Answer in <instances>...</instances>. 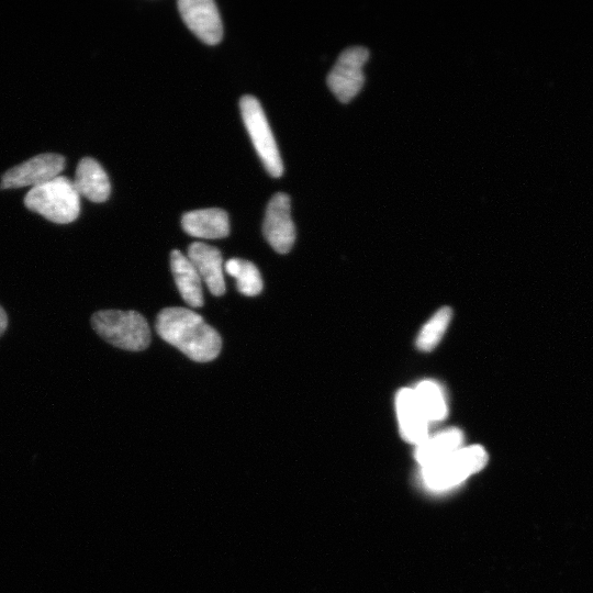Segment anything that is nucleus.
<instances>
[{"mask_svg":"<svg viewBox=\"0 0 593 593\" xmlns=\"http://www.w3.org/2000/svg\"><path fill=\"white\" fill-rule=\"evenodd\" d=\"M160 337L190 360L208 363L216 360L222 349L220 334L193 310L166 308L156 319Z\"/></svg>","mask_w":593,"mask_h":593,"instance_id":"nucleus-1","label":"nucleus"},{"mask_svg":"<svg viewBox=\"0 0 593 593\" xmlns=\"http://www.w3.org/2000/svg\"><path fill=\"white\" fill-rule=\"evenodd\" d=\"M226 272L237 279L239 292L248 297L260 295L263 290V279L259 268L253 263L241 259H231L225 265Z\"/></svg>","mask_w":593,"mask_h":593,"instance_id":"nucleus-17","label":"nucleus"},{"mask_svg":"<svg viewBox=\"0 0 593 593\" xmlns=\"http://www.w3.org/2000/svg\"><path fill=\"white\" fill-rule=\"evenodd\" d=\"M187 257L195 266L203 282L207 285L210 293L217 297L225 295L226 282L223 276V260L221 252L201 242L190 244Z\"/></svg>","mask_w":593,"mask_h":593,"instance_id":"nucleus-11","label":"nucleus"},{"mask_svg":"<svg viewBox=\"0 0 593 593\" xmlns=\"http://www.w3.org/2000/svg\"><path fill=\"white\" fill-rule=\"evenodd\" d=\"M464 434L456 428L446 429L417 446L416 460L422 467L439 463L463 447Z\"/></svg>","mask_w":593,"mask_h":593,"instance_id":"nucleus-15","label":"nucleus"},{"mask_svg":"<svg viewBox=\"0 0 593 593\" xmlns=\"http://www.w3.org/2000/svg\"><path fill=\"white\" fill-rule=\"evenodd\" d=\"M92 327L100 338L121 350L139 352L151 343L149 323L136 311H98Z\"/></svg>","mask_w":593,"mask_h":593,"instance_id":"nucleus-2","label":"nucleus"},{"mask_svg":"<svg viewBox=\"0 0 593 593\" xmlns=\"http://www.w3.org/2000/svg\"><path fill=\"white\" fill-rule=\"evenodd\" d=\"M452 317L451 308L444 307L435 312L431 319L424 324L418 335V349L423 352L433 351L442 341L447 329H449Z\"/></svg>","mask_w":593,"mask_h":593,"instance_id":"nucleus-18","label":"nucleus"},{"mask_svg":"<svg viewBox=\"0 0 593 593\" xmlns=\"http://www.w3.org/2000/svg\"><path fill=\"white\" fill-rule=\"evenodd\" d=\"M179 13L195 35L208 44H217L223 37L218 7L212 0H179Z\"/></svg>","mask_w":593,"mask_h":593,"instance_id":"nucleus-9","label":"nucleus"},{"mask_svg":"<svg viewBox=\"0 0 593 593\" xmlns=\"http://www.w3.org/2000/svg\"><path fill=\"white\" fill-rule=\"evenodd\" d=\"M240 108L245 128L266 171L273 177H281L284 173L283 161L259 100L250 95L243 96Z\"/></svg>","mask_w":593,"mask_h":593,"instance_id":"nucleus-5","label":"nucleus"},{"mask_svg":"<svg viewBox=\"0 0 593 593\" xmlns=\"http://www.w3.org/2000/svg\"><path fill=\"white\" fill-rule=\"evenodd\" d=\"M73 183L77 193L93 203H104L111 193L107 173L103 166L92 158H85L78 163Z\"/></svg>","mask_w":593,"mask_h":593,"instance_id":"nucleus-14","label":"nucleus"},{"mask_svg":"<svg viewBox=\"0 0 593 593\" xmlns=\"http://www.w3.org/2000/svg\"><path fill=\"white\" fill-rule=\"evenodd\" d=\"M65 159L60 154L46 153L35 156L13 169L2 178L0 188L38 187L60 176L64 170Z\"/></svg>","mask_w":593,"mask_h":593,"instance_id":"nucleus-7","label":"nucleus"},{"mask_svg":"<svg viewBox=\"0 0 593 593\" xmlns=\"http://www.w3.org/2000/svg\"><path fill=\"white\" fill-rule=\"evenodd\" d=\"M368 59V49L361 46L345 49L339 55L327 77V83L341 103L351 102L361 92L365 83L363 67Z\"/></svg>","mask_w":593,"mask_h":593,"instance_id":"nucleus-6","label":"nucleus"},{"mask_svg":"<svg viewBox=\"0 0 593 593\" xmlns=\"http://www.w3.org/2000/svg\"><path fill=\"white\" fill-rule=\"evenodd\" d=\"M416 398L430 425L444 421L449 415V406L442 387L433 380H423L415 388Z\"/></svg>","mask_w":593,"mask_h":593,"instance_id":"nucleus-16","label":"nucleus"},{"mask_svg":"<svg viewBox=\"0 0 593 593\" xmlns=\"http://www.w3.org/2000/svg\"><path fill=\"white\" fill-rule=\"evenodd\" d=\"M290 210V198L284 193L276 194L266 208L264 237L279 254H287L296 241V227Z\"/></svg>","mask_w":593,"mask_h":593,"instance_id":"nucleus-8","label":"nucleus"},{"mask_svg":"<svg viewBox=\"0 0 593 593\" xmlns=\"http://www.w3.org/2000/svg\"><path fill=\"white\" fill-rule=\"evenodd\" d=\"M488 454L483 446H463L439 463L421 468L423 484L433 491H446L483 471Z\"/></svg>","mask_w":593,"mask_h":593,"instance_id":"nucleus-4","label":"nucleus"},{"mask_svg":"<svg viewBox=\"0 0 593 593\" xmlns=\"http://www.w3.org/2000/svg\"><path fill=\"white\" fill-rule=\"evenodd\" d=\"M8 327L7 313L2 306H0V337L5 333Z\"/></svg>","mask_w":593,"mask_h":593,"instance_id":"nucleus-19","label":"nucleus"},{"mask_svg":"<svg viewBox=\"0 0 593 593\" xmlns=\"http://www.w3.org/2000/svg\"><path fill=\"white\" fill-rule=\"evenodd\" d=\"M184 231L198 239H223L229 236L230 222L225 210L218 208L200 209L183 216Z\"/></svg>","mask_w":593,"mask_h":593,"instance_id":"nucleus-12","label":"nucleus"},{"mask_svg":"<svg viewBox=\"0 0 593 593\" xmlns=\"http://www.w3.org/2000/svg\"><path fill=\"white\" fill-rule=\"evenodd\" d=\"M399 430L405 441L420 445L429 438L430 423L416 398L415 391L404 388L396 397Z\"/></svg>","mask_w":593,"mask_h":593,"instance_id":"nucleus-10","label":"nucleus"},{"mask_svg":"<svg viewBox=\"0 0 593 593\" xmlns=\"http://www.w3.org/2000/svg\"><path fill=\"white\" fill-rule=\"evenodd\" d=\"M171 268L178 292L186 304L192 308L203 307V279H201L187 255L174 250L171 253Z\"/></svg>","mask_w":593,"mask_h":593,"instance_id":"nucleus-13","label":"nucleus"},{"mask_svg":"<svg viewBox=\"0 0 593 593\" xmlns=\"http://www.w3.org/2000/svg\"><path fill=\"white\" fill-rule=\"evenodd\" d=\"M25 205L51 222L67 225L80 216L81 196L71 179L59 176L31 188L25 198Z\"/></svg>","mask_w":593,"mask_h":593,"instance_id":"nucleus-3","label":"nucleus"}]
</instances>
